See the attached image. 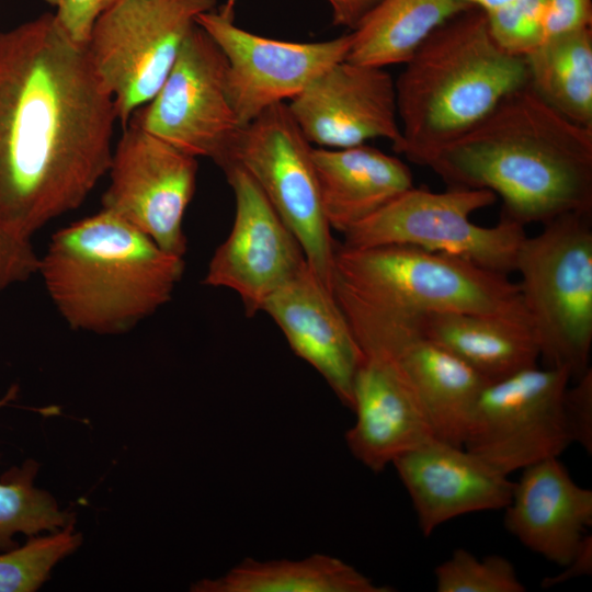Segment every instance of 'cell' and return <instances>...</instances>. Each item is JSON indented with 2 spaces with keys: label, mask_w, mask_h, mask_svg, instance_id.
Instances as JSON below:
<instances>
[{
  "label": "cell",
  "mask_w": 592,
  "mask_h": 592,
  "mask_svg": "<svg viewBox=\"0 0 592 592\" xmlns=\"http://www.w3.org/2000/svg\"><path fill=\"white\" fill-rule=\"evenodd\" d=\"M116 109L55 14L0 33V225L31 239L107 173Z\"/></svg>",
  "instance_id": "obj_1"
},
{
  "label": "cell",
  "mask_w": 592,
  "mask_h": 592,
  "mask_svg": "<svg viewBox=\"0 0 592 592\" xmlns=\"http://www.w3.org/2000/svg\"><path fill=\"white\" fill-rule=\"evenodd\" d=\"M426 167L447 187L500 196L501 217L524 227L592 213V128L568 121L528 87L506 96Z\"/></svg>",
  "instance_id": "obj_2"
},
{
  "label": "cell",
  "mask_w": 592,
  "mask_h": 592,
  "mask_svg": "<svg viewBox=\"0 0 592 592\" xmlns=\"http://www.w3.org/2000/svg\"><path fill=\"white\" fill-rule=\"evenodd\" d=\"M183 257L101 209L55 232L37 273L62 319L75 330L119 334L172 298Z\"/></svg>",
  "instance_id": "obj_3"
},
{
  "label": "cell",
  "mask_w": 592,
  "mask_h": 592,
  "mask_svg": "<svg viewBox=\"0 0 592 592\" xmlns=\"http://www.w3.org/2000/svg\"><path fill=\"white\" fill-rule=\"evenodd\" d=\"M525 59L493 42L486 14L468 8L440 25L395 79L398 153L426 167L443 147L527 87Z\"/></svg>",
  "instance_id": "obj_4"
},
{
  "label": "cell",
  "mask_w": 592,
  "mask_h": 592,
  "mask_svg": "<svg viewBox=\"0 0 592 592\" xmlns=\"http://www.w3.org/2000/svg\"><path fill=\"white\" fill-rule=\"evenodd\" d=\"M333 271V291L378 309L462 311L527 322L517 283L457 255L405 244H337Z\"/></svg>",
  "instance_id": "obj_5"
},
{
  "label": "cell",
  "mask_w": 592,
  "mask_h": 592,
  "mask_svg": "<svg viewBox=\"0 0 592 592\" xmlns=\"http://www.w3.org/2000/svg\"><path fill=\"white\" fill-rule=\"evenodd\" d=\"M592 213H570L523 240L514 272L545 367L571 380L589 366L592 346Z\"/></svg>",
  "instance_id": "obj_6"
},
{
  "label": "cell",
  "mask_w": 592,
  "mask_h": 592,
  "mask_svg": "<svg viewBox=\"0 0 592 592\" xmlns=\"http://www.w3.org/2000/svg\"><path fill=\"white\" fill-rule=\"evenodd\" d=\"M215 8L216 0H117L99 15L86 50L123 127L157 94L197 16Z\"/></svg>",
  "instance_id": "obj_7"
},
{
  "label": "cell",
  "mask_w": 592,
  "mask_h": 592,
  "mask_svg": "<svg viewBox=\"0 0 592 592\" xmlns=\"http://www.w3.org/2000/svg\"><path fill=\"white\" fill-rule=\"evenodd\" d=\"M488 190L447 187L444 192L411 187L342 235L343 246L367 248L405 244L467 259L509 275L526 238L524 226L501 217L491 227L470 215L492 205Z\"/></svg>",
  "instance_id": "obj_8"
},
{
  "label": "cell",
  "mask_w": 592,
  "mask_h": 592,
  "mask_svg": "<svg viewBox=\"0 0 592 592\" xmlns=\"http://www.w3.org/2000/svg\"><path fill=\"white\" fill-rule=\"evenodd\" d=\"M312 151L283 102L240 129L228 166L241 167L254 180L296 237L308 265L333 292L338 243L325 215Z\"/></svg>",
  "instance_id": "obj_9"
},
{
  "label": "cell",
  "mask_w": 592,
  "mask_h": 592,
  "mask_svg": "<svg viewBox=\"0 0 592 592\" xmlns=\"http://www.w3.org/2000/svg\"><path fill=\"white\" fill-rule=\"evenodd\" d=\"M565 368L536 366L489 383L481 391L464 447L509 476L559 455L571 444L563 395Z\"/></svg>",
  "instance_id": "obj_10"
},
{
  "label": "cell",
  "mask_w": 592,
  "mask_h": 592,
  "mask_svg": "<svg viewBox=\"0 0 592 592\" xmlns=\"http://www.w3.org/2000/svg\"><path fill=\"white\" fill-rule=\"evenodd\" d=\"M128 123L195 158L228 166L242 126L228 96L226 58L197 24L157 94Z\"/></svg>",
  "instance_id": "obj_11"
},
{
  "label": "cell",
  "mask_w": 592,
  "mask_h": 592,
  "mask_svg": "<svg viewBox=\"0 0 592 592\" xmlns=\"http://www.w3.org/2000/svg\"><path fill=\"white\" fill-rule=\"evenodd\" d=\"M353 330L365 356L395 364L434 436L464 446L475 406L489 382L429 339L409 315L365 307L355 315Z\"/></svg>",
  "instance_id": "obj_12"
},
{
  "label": "cell",
  "mask_w": 592,
  "mask_h": 592,
  "mask_svg": "<svg viewBox=\"0 0 592 592\" xmlns=\"http://www.w3.org/2000/svg\"><path fill=\"white\" fill-rule=\"evenodd\" d=\"M236 0L202 13L196 24L227 61V91L243 127L272 105L288 102L334 64L346 59L351 33L319 42H289L257 35L234 21Z\"/></svg>",
  "instance_id": "obj_13"
},
{
  "label": "cell",
  "mask_w": 592,
  "mask_h": 592,
  "mask_svg": "<svg viewBox=\"0 0 592 592\" xmlns=\"http://www.w3.org/2000/svg\"><path fill=\"white\" fill-rule=\"evenodd\" d=\"M113 149L102 209L183 257V219L197 175V158L128 123Z\"/></svg>",
  "instance_id": "obj_14"
},
{
  "label": "cell",
  "mask_w": 592,
  "mask_h": 592,
  "mask_svg": "<svg viewBox=\"0 0 592 592\" xmlns=\"http://www.w3.org/2000/svg\"><path fill=\"white\" fill-rule=\"evenodd\" d=\"M235 196V218L214 252L204 284L235 292L247 316L307 262L304 251L254 180L239 166L223 170Z\"/></svg>",
  "instance_id": "obj_15"
},
{
  "label": "cell",
  "mask_w": 592,
  "mask_h": 592,
  "mask_svg": "<svg viewBox=\"0 0 592 592\" xmlns=\"http://www.w3.org/2000/svg\"><path fill=\"white\" fill-rule=\"evenodd\" d=\"M314 146L339 149L383 138L401 145L395 79L383 67L342 60L286 102Z\"/></svg>",
  "instance_id": "obj_16"
},
{
  "label": "cell",
  "mask_w": 592,
  "mask_h": 592,
  "mask_svg": "<svg viewBox=\"0 0 592 592\" xmlns=\"http://www.w3.org/2000/svg\"><path fill=\"white\" fill-rule=\"evenodd\" d=\"M261 311L352 410L354 379L364 356L334 293L307 262L264 301Z\"/></svg>",
  "instance_id": "obj_17"
},
{
  "label": "cell",
  "mask_w": 592,
  "mask_h": 592,
  "mask_svg": "<svg viewBox=\"0 0 592 592\" xmlns=\"http://www.w3.org/2000/svg\"><path fill=\"white\" fill-rule=\"evenodd\" d=\"M414 508L418 525L430 536L464 514L503 510L514 482L466 449L433 437L391 464Z\"/></svg>",
  "instance_id": "obj_18"
},
{
  "label": "cell",
  "mask_w": 592,
  "mask_h": 592,
  "mask_svg": "<svg viewBox=\"0 0 592 592\" xmlns=\"http://www.w3.org/2000/svg\"><path fill=\"white\" fill-rule=\"evenodd\" d=\"M505 528L526 548L560 567L592 525V490L579 486L558 457L523 469L503 509Z\"/></svg>",
  "instance_id": "obj_19"
},
{
  "label": "cell",
  "mask_w": 592,
  "mask_h": 592,
  "mask_svg": "<svg viewBox=\"0 0 592 592\" xmlns=\"http://www.w3.org/2000/svg\"><path fill=\"white\" fill-rule=\"evenodd\" d=\"M363 356L353 385L356 420L345 442L354 458L377 474L435 436L395 364Z\"/></svg>",
  "instance_id": "obj_20"
},
{
  "label": "cell",
  "mask_w": 592,
  "mask_h": 592,
  "mask_svg": "<svg viewBox=\"0 0 592 592\" xmlns=\"http://www.w3.org/2000/svg\"><path fill=\"white\" fill-rule=\"evenodd\" d=\"M312 157L326 218L341 234L414 186L402 160L367 144L314 147Z\"/></svg>",
  "instance_id": "obj_21"
},
{
  "label": "cell",
  "mask_w": 592,
  "mask_h": 592,
  "mask_svg": "<svg viewBox=\"0 0 592 592\" xmlns=\"http://www.w3.org/2000/svg\"><path fill=\"white\" fill-rule=\"evenodd\" d=\"M409 316L429 339L489 383L537 365L538 348L525 320L462 311Z\"/></svg>",
  "instance_id": "obj_22"
},
{
  "label": "cell",
  "mask_w": 592,
  "mask_h": 592,
  "mask_svg": "<svg viewBox=\"0 0 592 592\" xmlns=\"http://www.w3.org/2000/svg\"><path fill=\"white\" fill-rule=\"evenodd\" d=\"M192 592H389L345 561L325 554L291 560L247 558L218 578L194 582Z\"/></svg>",
  "instance_id": "obj_23"
},
{
  "label": "cell",
  "mask_w": 592,
  "mask_h": 592,
  "mask_svg": "<svg viewBox=\"0 0 592 592\" xmlns=\"http://www.w3.org/2000/svg\"><path fill=\"white\" fill-rule=\"evenodd\" d=\"M468 8L459 0H380L350 32L346 60L403 65L433 31Z\"/></svg>",
  "instance_id": "obj_24"
},
{
  "label": "cell",
  "mask_w": 592,
  "mask_h": 592,
  "mask_svg": "<svg viewBox=\"0 0 592 592\" xmlns=\"http://www.w3.org/2000/svg\"><path fill=\"white\" fill-rule=\"evenodd\" d=\"M524 59L530 90L568 121L592 128V27L547 38Z\"/></svg>",
  "instance_id": "obj_25"
},
{
  "label": "cell",
  "mask_w": 592,
  "mask_h": 592,
  "mask_svg": "<svg viewBox=\"0 0 592 592\" xmlns=\"http://www.w3.org/2000/svg\"><path fill=\"white\" fill-rule=\"evenodd\" d=\"M5 401L0 400V407ZM38 469V463L27 459L0 480V551L19 546L14 537L20 533L31 537L75 522L73 513L61 510L48 491L34 486Z\"/></svg>",
  "instance_id": "obj_26"
},
{
  "label": "cell",
  "mask_w": 592,
  "mask_h": 592,
  "mask_svg": "<svg viewBox=\"0 0 592 592\" xmlns=\"http://www.w3.org/2000/svg\"><path fill=\"white\" fill-rule=\"evenodd\" d=\"M82 544V535L75 522L48 532L34 535L12 549L0 551V592H34L47 579L54 567L73 554Z\"/></svg>",
  "instance_id": "obj_27"
},
{
  "label": "cell",
  "mask_w": 592,
  "mask_h": 592,
  "mask_svg": "<svg viewBox=\"0 0 592 592\" xmlns=\"http://www.w3.org/2000/svg\"><path fill=\"white\" fill-rule=\"evenodd\" d=\"M437 592H524L512 562L500 555L477 558L464 548L434 569Z\"/></svg>",
  "instance_id": "obj_28"
},
{
  "label": "cell",
  "mask_w": 592,
  "mask_h": 592,
  "mask_svg": "<svg viewBox=\"0 0 592 592\" xmlns=\"http://www.w3.org/2000/svg\"><path fill=\"white\" fill-rule=\"evenodd\" d=\"M544 12L545 0H512L485 14L489 33L498 47L525 58L544 41Z\"/></svg>",
  "instance_id": "obj_29"
},
{
  "label": "cell",
  "mask_w": 592,
  "mask_h": 592,
  "mask_svg": "<svg viewBox=\"0 0 592 592\" xmlns=\"http://www.w3.org/2000/svg\"><path fill=\"white\" fill-rule=\"evenodd\" d=\"M567 387L562 408L567 430L571 443L580 444L584 451L592 453V369H588Z\"/></svg>",
  "instance_id": "obj_30"
},
{
  "label": "cell",
  "mask_w": 592,
  "mask_h": 592,
  "mask_svg": "<svg viewBox=\"0 0 592 592\" xmlns=\"http://www.w3.org/2000/svg\"><path fill=\"white\" fill-rule=\"evenodd\" d=\"M38 261L30 239L0 225V292L37 273Z\"/></svg>",
  "instance_id": "obj_31"
},
{
  "label": "cell",
  "mask_w": 592,
  "mask_h": 592,
  "mask_svg": "<svg viewBox=\"0 0 592 592\" xmlns=\"http://www.w3.org/2000/svg\"><path fill=\"white\" fill-rule=\"evenodd\" d=\"M589 27H592V0H545L544 41Z\"/></svg>",
  "instance_id": "obj_32"
},
{
  "label": "cell",
  "mask_w": 592,
  "mask_h": 592,
  "mask_svg": "<svg viewBox=\"0 0 592 592\" xmlns=\"http://www.w3.org/2000/svg\"><path fill=\"white\" fill-rule=\"evenodd\" d=\"M117 0H57L55 16L70 38L86 46L99 15Z\"/></svg>",
  "instance_id": "obj_33"
},
{
  "label": "cell",
  "mask_w": 592,
  "mask_h": 592,
  "mask_svg": "<svg viewBox=\"0 0 592 592\" xmlns=\"http://www.w3.org/2000/svg\"><path fill=\"white\" fill-rule=\"evenodd\" d=\"M332 11V23L354 31L380 0H326Z\"/></svg>",
  "instance_id": "obj_34"
},
{
  "label": "cell",
  "mask_w": 592,
  "mask_h": 592,
  "mask_svg": "<svg viewBox=\"0 0 592 592\" xmlns=\"http://www.w3.org/2000/svg\"><path fill=\"white\" fill-rule=\"evenodd\" d=\"M565 570L542 581L543 588H550L592 572V536L585 535L571 561L563 566Z\"/></svg>",
  "instance_id": "obj_35"
},
{
  "label": "cell",
  "mask_w": 592,
  "mask_h": 592,
  "mask_svg": "<svg viewBox=\"0 0 592 592\" xmlns=\"http://www.w3.org/2000/svg\"><path fill=\"white\" fill-rule=\"evenodd\" d=\"M464 4L470 7V8H477L482 11H490L492 9H496L502 4H505L512 0H459Z\"/></svg>",
  "instance_id": "obj_36"
},
{
  "label": "cell",
  "mask_w": 592,
  "mask_h": 592,
  "mask_svg": "<svg viewBox=\"0 0 592 592\" xmlns=\"http://www.w3.org/2000/svg\"><path fill=\"white\" fill-rule=\"evenodd\" d=\"M49 5L56 7L57 0H45Z\"/></svg>",
  "instance_id": "obj_37"
}]
</instances>
